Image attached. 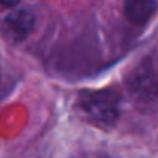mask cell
I'll use <instances>...</instances> for the list:
<instances>
[{
    "label": "cell",
    "instance_id": "6da1fadb",
    "mask_svg": "<svg viewBox=\"0 0 158 158\" xmlns=\"http://www.w3.org/2000/svg\"><path fill=\"white\" fill-rule=\"evenodd\" d=\"M75 109L88 123L109 131L120 117V95L112 89L81 91L77 97Z\"/></svg>",
    "mask_w": 158,
    "mask_h": 158
},
{
    "label": "cell",
    "instance_id": "7a4b0ae2",
    "mask_svg": "<svg viewBox=\"0 0 158 158\" xmlns=\"http://www.w3.org/2000/svg\"><path fill=\"white\" fill-rule=\"evenodd\" d=\"M126 86L135 100L141 103L154 102L158 98V71L149 61H144L127 75Z\"/></svg>",
    "mask_w": 158,
    "mask_h": 158
},
{
    "label": "cell",
    "instance_id": "3957f363",
    "mask_svg": "<svg viewBox=\"0 0 158 158\" xmlns=\"http://www.w3.org/2000/svg\"><path fill=\"white\" fill-rule=\"evenodd\" d=\"M34 14L26 9L12 11L2 22V35L12 45L22 43L34 28Z\"/></svg>",
    "mask_w": 158,
    "mask_h": 158
},
{
    "label": "cell",
    "instance_id": "277c9868",
    "mask_svg": "<svg viewBox=\"0 0 158 158\" xmlns=\"http://www.w3.org/2000/svg\"><path fill=\"white\" fill-rule=\"evenodd\" d=\"M123 11L126 19L134 25H146L157 11L155 0H124Z\"/></svg>",
    "mask_w": 158,
    "mask_h": 158
},
{
    "label": "cell",
    "instance_id": "5b68a950",
    "mask_svg": "<svg viewBox=\"0 0 158 158\" xmlns=\"http://www.w3.org/2000/svg\"><path fill=\"white\" fill-rule=\"evenodd\" d=\"M12 88H14V80L9 75L0 72V100L5 98L12 91Z\"/></svg>",
    "mask_w": 158,
    "mask_h": 158
},
{
    "label": "cell",
    "instance_id": "8992f818",
    "mask_svg": "<svg viewBox=\"0 0 158 158\" xmlns=\"http://www.w3.org/2000/svg\"><path fill=\"white\" fill-rule=\"evenodd\" d=\"M20 0H0V5L2 6H6V8H12L19 3Z\"/></svg>",
    "mask_w": 158,
    "mask_h": 158
}]
</instances>
